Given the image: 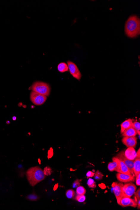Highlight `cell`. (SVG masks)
<instances>
[{"label":"cell","mask_w":140,"mask_h":210,"mask_svg":"<svg viewBox=\"0 0 140 210\" xmlns=\"http://www.w3.org/2000/svg\"><path fill=\"white\" fill-rule=\"evenodd\" d=\"M125 34L130 38H134L140 34V19L138 16L133 15L130 16L125 23Z\"/></svg>","instance_id":"obj_1"},{"label":"cell","mask_w":140,"mask_h":210,"mask_svg":"<svg viewBox=\"0 0 140 210\" xmlns=\"http://www.w3.org/2000/svg\"><path fill=\"white\" fill-rule=\"evenodd\" d=\"M26 175L29 184L32 186L44 180L46 176L43 170L38 167H32L26 171Z\"/></svg>","instance_id":"obj_2"},{"label":"cell","mask_w":140,"mask_h":210,"mask_svg":"<svg viewBox=\"0 0 140 210\" xmlns=\"http://www.w3.org/2000/svg\"><path fill=\"white\" fill-rule=\"evenodd\" d=\"M31 89L33 92L44 96H49L51 93V87L48 84L42 82H36L33 84Z\"/></svg>","instance_id":"obj_3"},{"label":"cell","mask_w":140,"mask_h":210,"mask_svg":"<svg viewBox=\"0 0 140 210\" xmlns=\"http://www.w3.org/2000/svg\"><path fill=\"white\" fill-rule=\"evenodd\" d=\"M30 100L34 105L40 106L46 101L47 97L32 91L30 94Z\"/></svg>","instance_id":"obj_4"},{"label":"cell","mask_w":140,"mask_h":210,"mask_svg":"<svg viewBox=\"0 0 140 210\" xmlns=\"http://www.w3.org/2000/svg\"><path fill=\"white\" fill-rule=\"evenodd\" d=\"M136 188V186L132 182H130L123 185L122 186L123 197H131L134 194Z\"/></svg>","instance_id":"obj_5"},{"label":"cell","mask_w":140,"mask_h":210,"mask_svg":"<svg viewBox=\"0 0 140 210\" xmlns=\"http://www.w3.org/2000/svg\"><path fill=\"white\" fill-rule=\"evenodd\" d=\"M67 65L68 66V70L72 76L78 80H80L81 78V74L77 65L74 62L70 60L67 61Z\"/></svg>","instance_id":"obj_6"},{"label":"cell","mask_w":140,"mask_h":210,"mask_svg":"<svg viewBox=\"0 0 140 210\" xmlns=\"http://www.w3.org/2000/svg\"><path fill=\"white\" fill-rule=\"evenodd\" d=\"M123 184L121 182L118 183L117 182H113L112 184V189L113 192L116 198L117 203L119 204V201L123 197L122 195V186Z\"/></svg>","instance_id":"obj_7"},{"label":"cell","mask_w":140,"mask_h":210,"mask_svg":"<svg viewBox=\"0 0 140 210\" xmlns=\"http://www.w3.org/2000/svg\"><path fill=\"white\" fill-rule=\"evenodd\" d=\"M116 157L124 162L132 175L135 176L133 171L134 161L127 159L125 158L124 155V151H123L118 153Z\"/></svg>","instance_id":"obj_8"},{"label":"cell","mask_w":140,"mask_h":210,"mask_svg":"<svg viewBox=\"0 0 140 210\" xmlns=\"http://www.w3.org/2000/svg\"><path fill=\"white\" fill-rule=\"evenodd\" d=\"M122 143L127 147L135 148L137 144V138L136 136L124 137L122 140Z\"/></svg>","instance_id":"obj_9"},{"label":"cell","mask_w":140,"mask_h":210,"mask_svg":"<svg viewBox=\"0 0 140 210\" xmlns=\"http://www.w3.org/2000/svg\"><path fill=\"white\" fill-rule=\"evenodd\" d=\"M116 178L119 182L124 183L134 182L135 180V176L133 175H126L119 173H117L116 174Z\"/></svg>","instance_id":"obj_10"},{"label":"cell","mask_w":140,"mask_h":210,"mask_svg":"<svg viewBox=\"0 0 140 210\" xmlns=\"http://www.w3.org/2000/svg\"><path fill=\"white\" fill-rule=\"evenodd\" d=\"M124 155L127 159L131 161L136 159L137 157L136 152L133 147H128L124 151Z\"/></svg>","instance_id":"obj_11"},{"label":"cell","mask_w":140,"mask_h":210,"mask_svg":"<svg viewBox=\"0 0 140 210\" xmlns=\"http://www.w3.org/2000/svg\"><path fill=\"white\" fill-rule=\"evenodd\" d=\"M119 160L117 157H114L112 158V162L109 163L108 166V170L110 172L117 171L119 166Z\"/></svg>","instance_id":"obj_12"},{"label":"cell","mask_w":140,"mask_h":210,"mask_svg":"<svg viewBox=\"0 0 140 210\" xmlns=\"http://www.w3.org/2000/svg\"><path fill=\"white\" fill-rule=\"evenodd\" d=\"M116 172L118 173L126 174V175H132L131 173L129 170L128 168L125 165V164L124 163V162L120 160H119V167H118V170H117Z\"/></svg>","instance_id":"obj_13"},{"label":"cell","mask_w":140,"mask_h":210,"mask_svg":"<svg viewBox=\"0 0 140 210\" xmlns=\"http://www.w3.org/2000/svg\"><path fill=\"white\" fill-rule=\"evenodd\" d=\"M133 120L131 119H128L122 123L120 125V133H122L127 129L132 127L133 123Z\"/></svg>","instance_id":"obj_14"},{"label":"cell","mask_w":140,"mask_h":210,"mask_svg":"<svg viewBox=\"0 0 140 210\" xmlns=\"http://www.w3.org/2000/svg\"><path fill=\"white\" fill-rule=\"evenodd\" d=\"M123 137H133L136 136L137 135V133L136 130L133 128V127H131L128 128L122 134Z\"/></svg>","instance_id":"obj_15"},{"label":"cell","mask_w":140,"mask_h":210,"mask_svg":"<svg viewBox=\"0 0 140 210\" xmlns=\"http://www.w3.org/2000/svg\"><path fill=\"white\" fill-rule=\"evenodd\" d=\"M133 171L135 177L140 173V158H136L134 161Z\"/></svg>","instance_id":"obj_16"},{"label":"cell","mask_w":140,"mask_h":210,"mask_svg":"<svg viewBox=\"0 0 140 210\" xmlns=\"http://www.w3.org/2000/svg\"><path fill=\"white\" fill-rule=\"evenodd\" d=\"M131 198H130L127 197H122L120 199L119 205L123 207L129 206V204L131 201Z\"/></svg>","instance_id":"obj_17"},{"label":"cell","mask_w":140,"mask_h":210,"mask_svg":"<svg viewBox=\"0 0 140 210\" xmlns=\"http://www.w3.org/2000/svg\"><path fill=\"white\" fill-rule=\"evenodd\" d=\"M58 70L60 72L64 73L68 71V65L65 62H62L58 65Z\"/></svg>","instance_id":"obj_18"},{"label":"cell","mask_w":140,"mask_h":210,"mask_svg":"<svg viewBox=\"0 0 140 210\" xmlns=\"http://www.w3.org/2000/svg\"><path fill=\"white\" fill-rule=\"evenodd\" d=\"M86 192L85 188L83 186L79 185L76 188V193L77 195H84Z\"/></svg>","instance_id":"obj_19"},{"label":"cell","mask_w":140,"mask_h":210,"mask_svg":"<svg viewBox=\"0 0 140 210\" xmlns=\"http://www.w3.org/2000/svg\"><path fill=\"white\" fill-rule=\"evenodd\" d=\"M87 184L89 188H92V189L96 188V186H97L95 180L91 178H89L88 180Z\"/></svg>","instance_id":"obj_20"},{"label":"cell","mask_w":140,"mask_h":210,"mask_svg":"<svg viewBox=\"0 0 140 210\" xmlns=\"http://www.w3.org/2000/svg\"><path fill=\"white\" fill-rule=\"evenodd\" d=\"M132 127L136 130L137 134L140 135V123L139 122L134 121L133 123Z\"/></svg>","instance_id":"obj_21"},{"label":"cell","mask_w":140,"mask_h":210,"mask_svg":"<svg viewBox=\"0 0 140 210\" xmlns=\"http://www.w3.org/2000/svg\"><path fill=\"white\" fill-rule=\"evenodd\" d=\"M75 192L73 189H68L66 192V196L67 198L73 199L75 196Z\"/></svg>","instance_id":"obj_22"},{"label":"cell","mask_w":140,"mask_h":210,"mask_svg":"<svg viewBox=\"0 0 140 210\" xmlns=\"http://www.w3.org/2000/svg\"><path fill=\"white\" fill-rule=\"evenodd\" d=\"M104 175L99 171H97L94 175V178L96 180H100L103 179Z\"/></svg>","instance_id":"obj_23"},{"label":"cell","mask_w":140,"mask_h":210,"mask_svg":"<svg viewBox=\"0 0 140 210\" xmlns=\"http://www.w3.org/2000/svg\"><path fill=\"white\" fill-rule=\"evenodd\" d=\"M75 200L79 203L84 202L86 200V197L84 195H77L75 197Z\"/></svg>","instance_id":"obj_24"},{"label":"cell","mask_w":140,"mask_h":210,"mask_svg":"<svg viewBox=\"0 0 140 210\" xmlns=\"http://www.w3.org/2000/svg\"><path fill=\"white\" fill-rule=\"evenodd\" d=\"M129 206L132 207L133 208H136L137 207V201L136 199H132L131 202L129 204Z\"/></svg>","instance_id":"obj_25"},{"label":"cell","mask_w":140,"mask_h":210,"mask_svg":"<svg viewBox=\"0 0 140 210\" xmlns=\"http://www.w3.org/2000/svg\"><path fill=\"white\" fill-rule=\"evenodd\" d=\"M79 185H80V182L79 180H76L73 182V187L74 188H77Z\"/></svg>","instance_id":"obj_26"},{"label":"cell","mask_w":140,"mask_h":210,"mask_svg":"<svg viewBox=\"0 0 140 210\" xmlns=\"http://www.w3.org/2000/svg\"><path fill=\"white\" fill-rule=\"evenodd\" d=\"M135 199L136 200L140 199V188L137 190L136 192H135Z\"/></svg>","instance_id":"obj_27"},{"label":"cell","mask_w":140,"mask_h":210,"mask_svg":"<svg viewBox=\"0 0 140 210\" xmlns=\"http://www.w3.org/2000/svg\"><path fill=\"white\" fill-rule=\"evenodd\" d=\"M136 185L137 186H140V173L136 177Z\"/></svg>","instance_id":"obj_28"},{"label":"cell","mask_w":140,"mask_h":210,"mask_svg":"<svg viewBox=\"0 0 140 210\" xmlns=\"http://www.w3.org/2000/svg\"><path fill=\"white\" fill-rule=\"evenodd\" d=\"M95 175V173L91 172V171H89L86 174V176L87 178H91V177H93Z\"/></svg>","instance_id":"obj_29"},{"label":"cell","mask_w":140,"mask_h":210,"mask_svg":"<svg viewBox=\"0 0 140 210\" xmlns=\"http://www.w3.org/2000/svg\"><path fill=\"white\" fill-rule=\"evenodd\" d=\"M28 198L31 200H35L37 199V196L35 195H30L28 197Z\"/></svg>","instance_id":"obj_30"},{"label":"cell","mask_w":140,"mask_h":210,"mask_svg":"<svg viewBox=\"0 0 140 210\" xmlns=\"http://www.w3.org/2000/svg\"><path fill=\"white\" fill-rule=\"evenodd\" d=\"M137 208L139 210L140 209V199L138 200H137Z\"/></svg>","instance_id":"obj_31"},{"label":"cell","mask_w":140,"mask_h":210,"mask_svg":"<svg viewBox=\"0 0 140 210\" xmlns=\"http://www.w3.org/2000/svg\"><path fill=\"white\" fill-rule=\"evenodd\" d=\"M12 119H13V120H16V117H13V118H12Z\"/></svg>","instance_id":"obj_32"},{"label":"cell","mask_w":140,"mask_h":210,"mask_svg":"<svg viewBox=\"0 0 140 210\" xmlns=\"http://www.w3.org/2000/svg\"><path fill=\"white\" fill-rule=\"evenodd\" d=\"M7 124H9L10 123V122L9 121H7Z\"/></svg>","instance_id":"obj_33"}]
</instances>
